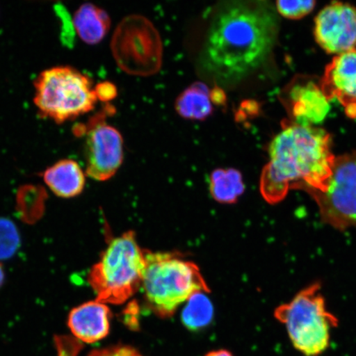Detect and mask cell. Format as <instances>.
<instances>
[{"label": "cell", "instance_id": "obj_1", "mask_svg": "<svg viewBox=\"0 0 356 356\" xmlns=\"http://www.w3.org/2000/svg\"><path fill=\"white\" fill-rule=\"evenodd\" d=\"M278 33L277 8L270 3H229L213 17L200 65L217 83H239L268 59Z\"/></svg>", "mask_w": 356, "mask_h": 356}, {"label": "cell", "instance_id": "obj_2", "mask_svg": "<svg viewBox=\"0 0 356 356\" xmlns=\"http://www.w3.org/2000/svg\"><path fill=\"white\" fill-rule=\"evenodd\" d=\"M260 191L267 203L282 202L291 190L309 194L327 189L335 157L331 136L323 129L300 124L284 127L269 148Z\"/></svg>", "mask_w": 356, "mask_h": 356}, {"label": "cell", "instance_id": "obj_3", "mask_svg": "<svg viewBox=\"0 0 356 356\" xmlns=\"http://www.w3.org/2000/svg\"><path fill=\"white\" fill-rule=\"evenodd\" d=\"M145 258L141 289L158 317L171 318L195 293L211 292L199 266L180 253L145 251Z\"/></svg>", "mask_w": 356, "mask_h": 356}, {"label": "cell", "instance_id": "obj_4", "mask_svg": "<svg viewBox=\"0 0 356 356\" xmlns=\"http://www.w3.org/2000/svg\"><path fill=\"white\" fill-rule=\"evenodd\" d=\"M145 267V250L135 232L128 231L111 240L89 271L88 282L97 301L122 305L141 289Z\"/></svg>", "mask_w": 356, "mask_h": 356}, {"label": "cell", "instance_id": "obj_5", "mask_svg": "<svg viewBox=\"0 0 356 356\" xmlns=\"http://www.w3.org/2000/svg\"><path fill=\"white\" fill-rule=\"evenodd\" d=\"M34 104L40 115L57 124L72 121L95 108V88L87 75L74 67H52L34 81Z\"/></svg>", "mask_w": 356, "mask_h": 356}, {"label": "cell", "instance_id": "obj_6", "mask_svg": "<svg viewBox=\"0 0 356 356\" xmlns=\"http://www.w3.org/2000/svg\"><path fill=\"white\" fill-rule=\"evenodd\" d=\"M320 289L319 283L311 284L275 310V318L286 326L293 346L307 356L327 349L332 328L338 324L335 316L327 311Z\"/></svg>", "mask_w": 356, "mask_h": 356}, {"label": "cell", "instance_id": "obj_7", "mask_svg": "<svg viewBox=\"0 0 356 356\" xmlns=\"http://www.w3.org/2000/svg\"><path fill=\"white\" fill-rule=\"evenodd\" d=\"M111 47L119 68L127 74L150 76L161 68L162 40L152 22L144 16L124 17L115 30Z\"/></svg>", "mask_w": 356, "mask_h": 356}, {"label": "cell", "instance_id": "obj_8", "mask_svg": "<svg viewBox=\"0 0 356 356\" xmlns=\"http://www.w3.org/2000/svg\"><path fill=\"white\" fill-rule=\"evenodd\" d=\"M326 224L344 230L356 225V152L335 159L327 189L310 194Z\"/></svg>", "mask_w": 356, "mask_h": 356}, {"label": "cell", "instance_id": "obj_9", "mask_svg": "<svg viewBox=\"0 0 356 356\" xmlns=\"http://www.w3.org/2000/svg\"><path fill=\"white\" fill-rule=\"evenodd\" d=\"M110 106L106 105L100 113L74 131L78 136L86 137V175L99 181L113 177L122 166L124 158L121 133L106 122V115L114 113Z\"/></svg>", "mask_w": 356, "mask_h": 356}, {"label": "cell", "instance_id": "obj_10", "mask_svg": "<svg viewBox=\"0 0 356 356\" xmlns=\"http://www.w3.org/2000/svg\"><path fill=\"white\" fill-rule=\"evenodd\" d=\"M316 41L330 54L340 55L356 47V8L332 3L318 13L315 21Z\"/></svg>", "mask_w": 356, "mask_h": 356}, {"label": "cell", "instance_id": "obj_11", "mask_svg": "<svg viewBox=\"0 0 356 356\" xmlns=\"http://www.w3.org/2000/svg\"><path fill=\"white\" fill-rule=\"evenodd\" d=\"M320 88L328 101L337 99L343 106L347 117L356 118V48L334 57Z\"/></svg>", "mask_w": 356, "mask_h": 356}, {"label": "cell", "instance_id": "obj_12", "mask_svg": "<svg viewBox=\"0 0 356 356\" xmlns=\"http://www.w3.org/2000/svg\"><path fill=\"white\" fill-rule=\"evenodd\" d=\"M111 314L108 306L95 300L70 311L68 327L73 335L84 343H95L108 337Z\"/></svg>", "mask_w": 356, "mask_h": 356}, {"label": "cell", "instance_id": "obj_13", "mask_svg": "<svg viewBox=\"0 0 356 356\" xmlns=\"http://www.w3.org/2000/svg\"><path fill=\"white\" fill-rule=\"evenodd\" d=\"M291 99L297 124L302 126L321 123L330 110L321 88L312 82L293 87Z\"/></svg>", "mask_w": 356, "mask_h": 356}, {"label": "cell", "instance_id": "obj_14", "mask_svg": "<svg viewBox=\"0 0 356 356\" xmlns=\"http://www.w3.org/2000/svg\"><path fill=\"white\" fill-rule=\"evenodd\" d=\"M42 177L52 193L61 198L78 197L86 186V173L73 159L59 160L47 168Z\"/></svg>", "mask_w": 356, "mask_h": 356}, {"label": "cell", "instance_id": "obj_15", "mask_svg": "<svg viewBox=\"0 0 356 356\" xmlns=\"http://www.w3.org/2000/svg\"><path fill=\"white\" fill-rule=\"evenodd\" d=\"M73 29L79 38L88 44H99L108 35L111 19L108 13L92 3H83L75 11Z\"/></svg>", "mask_w": 356, "mask_h": 356}, {"label": "cell", "instance_id": "obj_16", "mask_svg": "<svg viewBox=\"0 0 356 356\" xmlns=\"http://www.w3.org/2000/svg\"><path fill=\"white\" fill-rule=\"evenodd\" d=\"M175 108L185 119L197 121L207 119L213 111L210 89L202 82L193 83L178 96Z\"/></svg>", "mask_w": 356, "mask_h": 356}, {"label": "cell", "instance_id": "obj_17", "mask_svg": "<svg viewBox=\"0 0 356 356\" xmlns=\"http://www.w3.org/2000/svg\"><path fill=\"white\" fill-rule=\"evenodd\" d=\"M241 172L234 168L216 169L210 177L211 197L221 204H234L244 193Z\"/></svg>", "mask_w": 356, "mask_h": 356}, {"label": "cell", "instance_id": "obj_18", "mask_svg": "<svg viewBox=\"0 0 356 356\" xmlns=\"http://www.w3.org/2000/svg\"><path fill=\"white\" fill-rule=\"evenodd\" d=\"M207 293H197L186 302L181 313V321L191 331H198L210 324L213 316V307Z\"/></svg>", "mask_w": 356, "mask_h": 356}, {"label": "cell", "instance_id": "obj_19", "mask_svg": "<svg viewBox=\"0 0 356 356\" xmlns=\"http://www.w3.org/2000/svg\"><path fill=\"white\" fill-rule=\"evenodd\" d=\"M20 247V235L15 222L0 218V260H6L15 254Z\"/></svg>", "mask_w": 356, "mask_h": 356}, {"label": "cell", "instance_id": "obj_20", "mask_svg": "<svg viewBox=\"0 0 356 356\" xmlns=\"http://www.w3.org/2000/svg\"><path fill=\"white\" fill-rule=\"evenodd\" d=\"M315 1H278L277 2V10L280 15L286 19H300L313 11Z\"/></svg>", "mask_w": 356, "mask_h": 356}, {"label": "cell", "instance_id": "obj_21", "mask_svg": "<svg viewBox=\"0 0 356 356\" xmlns=\"http://www.w3.org/2000/svg\"><path fill=\"white\" fill-rule=\"evenodd\" d=\"M88 356H144L131 346L118 345L92 350Z\"/></svg>", "mask_w": 356, "mask_h": 356}, {"label": "cell", "instance_id": "obj_22", "mask_svg": "<svg viewBox=\"0 0 356 356\" xmlns=\"http://www.w3.org/2000/svg\"><path fill=\"white\" fill-rule=\"evenodd\" d=\"M97 100L108 102L118 96L117 87L110 82H102L95 88Z\"/></svg>", "mask_w": 356, "mask_h": 356}, {"label": "cell", "instance_id": "obj_23", "mask_svg": "<svg viewBox=\"0 0 356 356\" xmlns=\"http://www.w3.org/2000/svg\"><path fill=\"white\" fill-rule=\"evenodd\" d=\"M211 99L213 104L217 105H225L226 101V96L222 89L220 87H215L211 91Z\"/></svg>", "mask_w": 356, "mask_h": 356}, {"label": "cell", "instance_id": "obj_24", "mask_svg": "<svg viewBox=\"0 0 356 356\" xmlns=\"http://www.w3.org/2000/svg\"><path fill=\"white\" fill-rule=\"evenodd\" d=\"M206 356H234L226 350H213L209 353Z\"/></svg>", "mask_w": 356, "mask_h": 356}, {"label": "cell", "instance_id": "obj_25", "mask_svg": "<svg viewBox=\"0 0 356 356\" xmlns=\"http://www.w3.org/2000/svg\"><path fill=\"white\" fill-rule=\"evenodd\" d=\"M4 278H6V275H4V270L2 265H0V287L3 286Z\"/></svg>", "mask_w": 356, "mask_h": 356}]
</instances>
